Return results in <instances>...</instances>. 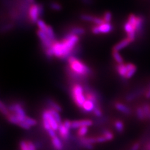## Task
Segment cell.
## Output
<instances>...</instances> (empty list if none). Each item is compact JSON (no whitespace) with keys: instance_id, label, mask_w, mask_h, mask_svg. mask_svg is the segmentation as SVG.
Masks as SVG:
<instances>
[{"instance_id":"6da1fadb","label":"cell","mask_w":150,"mask_h":150,"mask_svg":"<svg viewBox=\"0 0 150 150\" xmlns=\"http://www.w3.org/2000/svg\"><path fill=\"white\" fill-rule=\"evenodd\" d=\"M79 41V36L68 33L64 35L62 40H56L53 43L51 46L53 56L60 59L71 57L73 52L77 50Z\"/></svg>"},{"instance_id":"7a4b0ae2","label":"cell","mask_w":150,"mask_h":150,"mask_svg":"<svg viewBox=\"0 0 150 150\" xmlns=\"http://www.w3.org/2000/svg\"><path fill=\"white\" fill-rule=\"evenodd\" d=\"M68 64L71 73L78 77H84L91 74L90 68L82 61L73 56L68 58Z\"/></svg>"},{"instance_id":"3957f363","label":"cell","mask_w":150,"mask_h":150,"mask_svg":"<svg viewBox=\"0 0 150 150\" xmlns=\"http://www.w3.org/2000/svg\"><path fill=\"white\" fill-rule=\"evenodd\" d=\"M44 8L41 4H32L28 10V18L32 23H36L43 15Z\"/></svg>"},{"instance_id":"277c9868","label":"cell","mask_w":150,"mask_h":150,"mask_svg":"<svg viewBox=\"0 0 150 150\" xmlns=\"http://www.w3.org/2000/svg\"><path fill=\"white\" fill-rule=\"evenodd\" d=\"M83 91V88L80 84H74L72 88V95L74 102L80 108H82L86 100V97L84 96Z\"/></svg>"},{"instance_id":"5b68a950","label":"cell","mask_w":150,"mask_h":150,"mask_svg":"<svg viewBox=\"0 0 150 150\" xmlns=\"http://www.w3.org/2000/svg\"><path fill=\"white\" fill-rule=\"evenodd\" d=\"M113 30V27L110 23H104L100 25H94L91 27V32L94 35L110 33Z\"/></svg>"},{"instance_id":"8992f818","label":"cell","mask_w":150,"mask_h":150,"mask_svg":"<svg viewBox=\"0 0 150 150\" xmlns=\"http://www.w3.org/2000/svg\"><path fill=\"white\" fill-rule=\"evenodd\" d=\"M80 18L82 20L85 21L87 22H90L92 23L94 25H100L103 23H105V21L103 20V18H100L98 16H93L91 15H90V14H82L80 16Z\"/></svg>"},{"instance_id":"52a82bcc","label":"cell","mask_w":150,"mask_h":150,"mask_svg":"<svg viewBox=\"0 0 150 150\" xmlns=\"http://www.w3.org/2000/svg\"><path fill=\"white\" fill-rule=\"evenodd\" d=\"M42 118H43V120H46L48 121V122L51 125V128H52L53 130L54 131L58 130L59 123L56 121L53 116L51 114V112H50L49 110L45 111L43 112V114H42Z\"/></svg>"},{"instance_id":"ba28073f","label":"cell","mask_w":150,"mask_h":150,"mask_svg":"<svg viewBox=\"0 0 150 150\" xmlns=\"http://www.w3.org/2000/svg\"><path fill=\"white\" fill-rule=\"evenodd\" d=\"M93 125L92 121L90 120H83L80 121H71V128L73 129H76V128H80L83 126H91Z\"/></svg>"},{"instance_id":"9c48e42d","label":"cell","mask_w":150,"mask_h":150,"mask_svg":"<svg viewBox=\"0 0 150 150\" xmlns=\"http://www.w3.org/2000/svg\"><path fill=\"white\" fill-rule=\"evenodd\" d=\"M132 42L128 38H125L123 39L120 42H118V43H116L114 47L112 50L113 51H120V50L124 49L126 47H127L129 45H130Z\"/></svg>"},{"instance_id":"30bf717a","label":"cell","mask_w":150,"mask_h":150,"mask_svg":"<svg viewBox=\"0 0 150 150\" xmlns=\"http://www.w3.org/2000/svg\"><path fill=\"white\" fill-rule=\"evenodd\" d=\"M116 70L117 72L120 75L121 77L126 78V74L128 73V65L127 63L126 64H118L116 66Z\"/></svg>"},{"instance_id":"8fae6325","label":"cell","mask_w":150,"mask_h":150,"mask_svg":"<svg viewBox=\"0 0 150 150\" xmlns=\"http://www.w3.org/2000/svg\"><path fill=\"white\" fill-rule=\"evenodd\" d=\"M85 30L81 26H73L70 28L68 33H69L80 36L85 34Z\"/></svg>"},{"instance_id":"7c38bea8","label":"cell","mask_w":150,"mask_h":150,"mask_svg":"<svg viewBox=\"0 0 150 150\" xmlns=\"http://www.w3.org/2000/svg\"><path fill=\"white\" fill-rule=\"evenodd\" d=\"M95 103L90 101L86 100V101L84 102V103L83 104L82 108L83 109V110L86 112H91V111H93L95 109Z\"/></svg>"},{"instance_id":"4fadbf2b","label":"cell","mask_w":150,"mask_h":150,"mask_svg":"<svg viewBox=\"0 0 150 150\" xmlns=\"http://www.w3.org/2000/svg\"><path fill=\"white\" fill-rule=\"evenodd\" d=\"M69 129H68V128H67L64 126V125L63 123H60L59 124V128H58V131L59 134L61 135L63 138L64 139H67L69 137Z\"/></svg>"},{"instance_id":"5bb4252c","label":"cell","mask_w":150,"mask_h":150,"mask_svg":"<svg viewBox=\"0 0 150 150\" xmlns=\"http://www.w3.org/2000/svg\"><path fill=\"white\" fill-rule=\"evenodd\" d=\"M116 108L118 111L123 112V113L126 114V115H129L131 113V110L128 106H125V105L122 104L120 103H117L115 104Z\"/></svg>"},{"instance_id":"9a60e30c","label":"cell","mask_w":150,"mask_h":150,"mask_svg":"<svg viewBox=\"0 0 150 150\" xmlns=\"http://www.w3.org/2000/svg\"><path fill=\"white\" fill-rule=\"evenodd\" d=\"M128 68V71L127 74H126V78L129 79L132 77L133 75L135 74L136 71H137V67L132 63H127Z\"/></svg>"},{"instance_id":"2e32d148","label":"cell","mask_w":150,"mask_h":150,"mask_svg":"<svg viewBox=\"0 0 150 150\" xmlns=\"http://www.w3.org/2000/svg\"><path fill=\"white\" fill-rule=\"evenodd\" d=\"M44 32H45V33L47 35V36H48L50 38V39H51L54 42L56 41L54 30L51 26L48 25L46 28V30Z\"/></svg>"},{"instance_id":"e0dca14e","label":"cell","mask_w":150,"mask_h":150,"mask_svg":"<svg viewBox=\"0 0 150 150\" xmlns=\"http://www.w3.org/2000/svg\"><path fill=\"white\" fill-rule=\"evenodd\" d=\"M52 143L56 150H62L63 149V144L58 137L52 138Z\"/></svg>"},{"instance_id":"ac0fdd59","label":"cell","mask_w":150,"mask_h":150,"mask_svg":"<svg viewBox=\"0 0 150 150\" xmlns=\"http://www.w3.org/2000/svg\"><path fill=\"white\" fill-rule=\"evenodd\" d=\"M112 57H113L114 59L116 61V62L118 64H123V58L122 57L119 51H113L112 50Z\"/></svg>"},{"instance_id":"d6986e66","label":"cell","mask_w":150,"mask_h":150,"mask_svg":"<svg viewBox=\"0 0 150 150\" xmlns=\"http://www.w3.org/2000/svg\"><path fill=\"white\" fill-rule=\"evenodd\" d=\"M137 116L139 120H144L146 118L143 110V108H138L137 110Z\"/></svg>"},{"instance_id":"ffe728a7","label":"cell","mask_w":150,"mask_h":150,"mask_svg":"<svg viewBox=\"0 0 150 150\" xmlns=\"http://www.w3.org/2000/svg\"><path fill=\"white\" fill-rule=\"evenodd\" d=\"M8 120L9 122H10V123H11L13 124H15V125H18L19 123H20V122L19 121V120H18L15 114H11V115L9 114L8 116Z\"/></svg>"},{"instance_id":"44dd1931","label":"cell","mask_w":150,"mask_h":150,"mask_svg":"<svg viewBox=\"0 0 150 150\" xmlns=\"http://www.w3.org/2000/svg\"><path fill=\"white\" fill-rule=\"evenodd\" d=\"M49 111L51 112V114L53 116V117L54 118V119L56 120V121H57L59 124L62 123H61V121H62V120H61V117H60L59 114L58 113V111H56V110H53L52 108L49 110Z\"/></svg>"},{"instance_id":"7402d4cb","label":"cell","mask_w":150,"mask_h":150,"mask_svg":"<svg viewBox=\"0 0 150 150\" xmlns=\"http://www.w3.org/2000/svg\"><path fill=\"white\" fill-rule=\"evenodd\" d=\"M36 24H37L38 27V28H39V30L43 31H45L46 30L47 27H48V25H47L46 24V23L42 20H39L36 23Z\"/></svg>"},{"instance_id":"603a6c76","label":"cell","mask_w":150,"mask_h":150,"mask_svg":"<svg viewBox=\"0 0 150 150\" xmlns=\"http://www.w3.org/2000/svg\"><path fill=\"white\" fill-rule=\"evenodd\" d=\"M81 142L83 144H93L96 143V139L95 138H83L81 139Z\"/></svg>"},{"instance_id":"cb8c5ba5","label":"cell","mask_w":150,"mask_h":150,"mask_svg":"<svg viewBox=\"0 0 150 150\" xmlns=\"http://www.w3.org/2000/svg\"><path fill=\"white\" fill-rule=\"evenodd\" d=\"M0 110H1V112H2V114H3L5 116H8L9 115V110L8 108L4 105V103H3V101L0 102Z\"/></svg>"},{"instance_id":"d4e9b609","label":"cell","mask_w":150,"mask_h":150,"mask_svg":"<svg viewBox=\"0 0 150 150\" xmlns=\"http://www.w3.org/2000/svg\"><path fill=\"white\" fill-rule=\"evenodd\" d=\"M103 20L105 23H111L112 20V14L110 11H106L103 16Z\"/></svg>"},{"instance_id":"484cf974","label":"cell","mask_w":150,"mask_h":150,"mask_svg":"<svg viewBox=\"0 0 150 150\" xmlns=\"http://www.w3.org/2000/svg\"><path fill=\"white\" fill-rule=\"evenodd\" d=\"M48 103H49V105L51 106V108H52V109L57 111L58 112L62 111V108H61V106L59 105H58L57 103H56L55 102L51 101V100H49Z\"/></svg>"},{"instance_id":"4316f807","label":"cell","mask_w":150,"mask_h":150,"mask_svg":"<svg viewBox=\"0 0 150 150\" xmlns=\"http://www.w3.org/2000/svg\"><path fill=\"white\" fill-rule=\"evenodd\" d=\"M50 7L51 8L53 9V10H55V11H60L61 9H62V5L61 4L57 2H51L50 3Z\"/></svg>"},{"instance_id":"83f0119b","label":"cell","mask_w":150,"mask_h":150,"mask_svg":"<svg viewBox=\"0 0 150 150\" xmlns=\"http://www.w3.org/2000/svg\"><path fill=\"white\" fill-rule=\"evenodd\" d=\"M115 128L119 133H121L122 131H123L124 129L123 123L120 121H117L115 123Z\"/></svg>"},{"instance_id":"f1b7e54d","label":"cell","mask_w":150,"mask_h":150,"mask_svg":"<svg viewBox=\"0 0 150 150\" xmlns=\"http://www.w3.org/2000/svg\"><path fill=\"white\" fill-rule=\"evenodd\" d=\"M25 122L30 126H35L37 124V122L35 120L31 118H30V117H28V116H26L25 120Z\"/></svg>"},{"instance_id":"f546056e","label":"cell","mask_w":150,"mask_h":150,"mask_svg":"<svg viewBox=\"0 0 150 150\" xmlns=\"http://www.w3.org/2000/svg\"><path fill=\"white\" fill-rule=\"evenodd\" d=\"M103 136L106 138V141H110V140L113 139V138H114L113 134L111 133L109 131H105V132L103 133Z\"/></svg>"},{"instance_id":"4dcf8cb0","label":"cell","mask_w":150,"mask_h":150,"mask_svg":"<svg viewBox=\"0 0 150 150\" xmlns=\"http://www.w3.org/2000/svg\"><path fill=\"white\" fill-rule=\"evenodd\" d=\"M88 127H86V126H83V127H81L80 128H79V130L78 131V134L80 137H84L87 133H88Z\"/></svg>"},{"instance_id":"1f68e13d","label":"cell","mask_w":150,"mask_h":150,"mask_svg":"<svg viewBox=\"0 0 150 150\" xmlns=\"http://www.w3.org/2000/svg\"><path fill=\"white\" fill-rule=\"evenodd\" d=\"M143 110L144 111L145 116H146V118H148L149 115H150V106L148 105H144L143 106Z\"/></svg>"},{"instance_id":"d6a6232c","label":"cell","mask_w":150,"mask_h":150,"mask_svg":"<svg viewBox=\"0 0 150 150\" xmlns=\"http://www.w3.org/2000/svg\"><path fill=\"white\" fill-rule=\"evenodd\" d=\"M139 94H141V91H138L137 93H133L130 94V95H129L128 96H127V97H126V100H127V101H131L134 100V98L137 97L138 95H139Z\"/></svg>"},{"instance_id":"836d02e7","label":"cell","mask_w":150,"mask_h":150,"mask_svg":"<svg viewBox=\"0 0 150 150\" xmlns=\"http://www.w3.org/2000/svg\"><path fill=\"white\" fill-rule=\"evenodd\" d=\"M43 125L44 128H45L47 131H49V130L51 129H52V128H51V125H50V123H49L48 120H43Z\"/></svg>"},{"instance_id":"e575fe53","label":"cell","mask_w":150,"mask_h":150,"mask_svg":"<svg viewBox=\"0 0 150 150\" xmlns=\"http://www.w3.org/2000/svg\"><path fill=\"white\" fill-rule=\"evenodd\" d=\"M20 148L21 150H30L29 147H28V144L25 141H22L20 143Z\"/></svg>"},{"instance_id":"d590c367","label":"cell","mask_w":150,"mask_h":150,"mask_svg":"<svg viewBox=\"0 0 150 150\" xmlns=\"http://www.w3.org/2000/svg\"><path fill=\"white\" fill-rule=\"evenodd\" d=\"M86 100H90L94 103H96V97L95 95H92V94L91 93H88L86 95Z\"/></svg>"},{"instance_id":"8d00e7d4","label":"cell","mask_w":150,"mask_h":150,"mask_svg":"<svg viewBox=\"0 0 150 150\" xmlns=\"http://www.w3.org/2000/svg\"><path fill=\"white\" fill-rule=\"evenodd\" d=\"M18 125L20 126L21 128H23V129H30V128H31V126L28 125L27 123H26L25 121L20 122V123H19Z\"/></svg>"},{"instance_id":"74e56055","label":"cell","mask_w":150,"mask_h":150,"mask_svg":"<svg viewBox=\"0 0 150 150\" xmlns=\"http://www.w3.org/2000/svg\"><path fill=\"white\" fill-rule=\"evenodd\" d=\"M93 112L95 115L98 117H100L102 115V112L99 108H95V109L94 110Z\"/></svg>"},{"instance_id":"f35d334b","label":"cell","mask_w":150,"mask_h":150,"mask_svg":"<svg viewBox=\"0 0 150 150\" xmlns=\"http://www.w3.org/2000/svg\"><path fill=\"white\" fill-rule=\"evenodd\" d=\"M63 124L64 125L65 127L68 128V129H69L70 128H71V121H70L69 120H66Z\"/></svg>"},{"instance_id":"ab89813d","label":"cell","mask_w":150,"mask_h":150,"mask_svg":"<svg viewBox=\"0 0 150 150\" xmlns=\"http://www.w3.org/2000/svg\"><path fill=\"white\" fill-rule=\"evenodd\" d=\"M96 143H103L106 142V138L103 137V136H101V137H99L96 138Z\"/></svg>"},{"instance_id":"60d3db41","label":"cell","mask_w":150,"mask_h":150,"mask_svg":"<svg viewBox=\"0 0 150 150\" xmlns=\"http://www.w3.org/2000/svg\"><path fill=\"white\" fill-rule=\"evenodd\" d=\"M48 133L49 135L50 136V137H51V138H54V137H56L55 131L53 130V129H50L49 131H48Z\"/></svg>"},{"instance_id":"b9f144b4","label":"cell","mask_w":150,"mask_h":150,"mask_svg":"<svg viewBox=\"0 0 150 150\" xmlns=\"http://www.w3.org/2000/svg\"><path fill=\"white\" fill-rule=\"evenodd\" d=\"M28 144V147H29L30 150H36V146L31 142H27Z\"/></svg>"},{"instance_id":"7bdbcfd3","label":"cell","mask_w":150,"mask_h":150,"mask_svg":"<svg viewBox=\"0 0 150 150\" xmlns=\"http://www.w3.org/2000/svg\"><path fill=\"white\" fill-rule=\"evenodd\" d=\"M139 148V143H135L132 146V148H131L130 150H138Z\"/></svg>"},{"instance_id":"ee69618b","label":"cell","mask_w":150,"mask_h":150,"mask_svg":"<svg viewBox=\"0 0 150 150\" xmlns=\"http://www.w3.org/2000/svg\"><path fill=\"white\" fill-rule=\"evenodd\" d=\"M83 145H84V146H85L87 149H91L93 148V145L91 144H83Z\"/></svg>"},{"instance_id":"f6af8a7d","label":"cell","mask_w":150,"mask_h":150,"mask_svg":"<svg viewBox=\"0 0 150 150\" xmlns=\"http://www.w3.org/2000/svg\"><path fill=\"white\" fill-rule=\"evenodd\" d=\"M145 96H146V98H148V99L149 98H150V88H149V90L146 93V95H145Z\"/></svg>"},{"instance_id":"bcb514c9","label":"cell","mask_w":150,"mask_h":150,"mask_svg":"<svg viewBox=\"0 0 150 150\" xmlns=\"http://www.w3.org/2000/svg\"><path fill=\"white\" fill-rule=\"evenodd\" d=\"M83 1L85 3H90V2H91V1L90 0H83Z\"/></svg>"},{"instance_id":"7dc6e473","label":"cell","mask_w":150,"mask_h":150,"mask_svg":"<svg viewBox=\"0 0 150 150\" xmlns=\"http://www.w3.org/2000/svg\"><path fill=\"white\" fill-rule=\"evenodd\" d=\"M28 1H29L30 3H31V4H33L34 3V1H35V0H28Z\"/></svg>"},{"instance_id":"c3c4849f","label":"cell","mask_w":150,"mask_h":150,"mask_svg":"<svg viewBox=\"0 0 150 150\" xmlns=\"http://www.w3.org/2000/svg\"><path fill=\"white\" fill-rule=\"evenodd\" d=\"M149 118V119H150V115H149V118Z\"/></svg>"}]
</instances>
